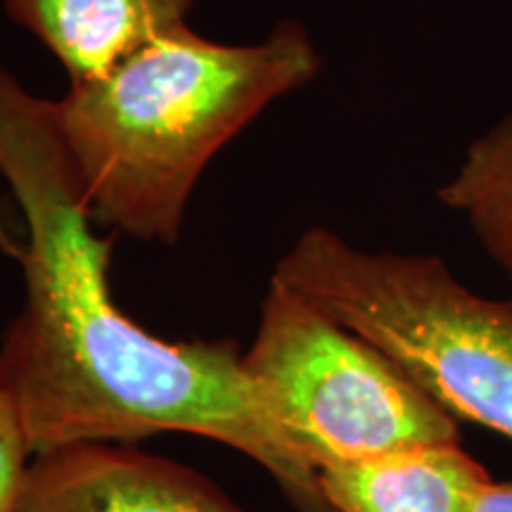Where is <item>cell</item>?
<instances>
[{
    "instance_id": "5b68a950",
    "label": "cell",
    "mask_w": 512,
    "mask_h": 512,
    "mask_svg": "<svg viewBox=\"0 0 512 512\" xmlns=\"http://www.w3.org/2000/svg\"><path fill=\"white\" fill-rule=\"evenodd\" d=\"M15 512H245L169 460L102 441L31 458Z\"/></svg>"
},
{
    "instance_id": "ba28073f",
    "label": "cell",
    "mask_w": 512,
    "mask_h": 512,
    "mask_svg": "<svg viewBox=\"0 0 512 512\" xmlns=\"http://www.w3.org/2000/svg\"><path fill=\"white\" fill-rule=\"evenodd\" d=\"M437 200L467 223L512 285V112L472 138Z\"/></svg>"
},
{
    "instance_id": "9c48e42d",
    "label": "cell",
    "mask_w": 512,
    "mask_h": 512,
    "mask_svg": "<svg viewBox=\"0 0 512 512\" xmlns=\"http://www.w3.org/2000/svg\"><path fill=\"white\" fill-rule=\"evenodd\" d=\"M31 458L22 415L10 389L0 382V512H15Z\"/></svg>"
},
{
    "instance_id": "52a82bcc",
    "label": "cell",
    "mask_w": 512,
    "mask_h": 512,
    "mask_svg": "<svg viewBox=\"0 0 512 512\" xmlns=\"http://www.w3.org/2000/svg\"><path fill=\"white\" fill-rule=\"evenodd\" d=\"M484 479V467L460 444L415 448L318 475L335 512H472Z\"/></svg>"
},
{
    "instance_id": "3957f363",
    "label": "cell",
    "mask_w": 512,
    "mask_h": 512,
    "mask_svg": "<svg viewBox=\"0 0 512 512\" xmlns=\"http://www.w3.org/2000/svg\"><path fill=\"white\" fill-rule=\"evenodd\" d=\"M273 280L368 339L453 418L512 439V297L472 292L439 256L363 252L323 226Z\"/></svg>"
},
{
    "instance_id": "277c9868",
    "label": "cell",
    "mask_w": 512,
    "mask_h": 512,
    "mask_svg": "<svg viewBox=\"0 0 512 512\" xmlns=\"http://www.w3.org/2000/svg\"><path fill=\"white\" fill-rule=\"evenodd\" d=\"M268 411L309 470L458 444V422L368 339L271 280L242 354Z\"/></svg>"
},
{
    "instance_id": "8992f818",
    "label": "cell",
    "mask_w": 512,
    "mask_h": 512,
    "mask_svg": "<svg viewBox=\"0 0 512 512\" xmlns=\"http://www.w3.org/2000/svg\"><path fill=\"white\" fill-rule=\"evenodd\" d=\"M197 0H5L12 22L57 57L69 83L93 81L188 24Z\"/></svg>"
},
{
    "instance_id": "7a4b0ae2",
    "label": "cell",
    "mask_w": 512,
    "mask_h": 512,
    "mask_svg": "<svg viewBox=\"0 0 512 512\" xmlns=\"http://www.w3.org/2000/svg\"><path fill=\"white\" fill-rule=\"evenodd\" d=\"M320 72L316 41L290 19L249 46L185 24L105 76L69 83L55 121L93 221L174 245L211 159Z\"/></svg>"
},
{
    "instance_id": "30bf717a",
    "label": "cell",
    "mask_w": 512,
    "mask_h": 512,
    "mask_svg": "<svg viewBox=\"0 0 512 512\" xmlns=\"http://www.w3.org/2000/svg\"><path fill=\"white\" fill-rule=\"evenodd\" d=\"M472 512H512V482L496 484L484 479L472 498Z\"/></svg>"
},
{
    "instance_id": "6da1fadb",
    "label": "cell",
    "mask_w": 512,
    "mask_h": 512,
    "mask_svg": "<svg viewBox=\"0 0 512 512\" xmlns=\"http://www.w3.org/2000/svg\"><path fill=\"white\" fill-rule=\"evenodd\" d=\"M0 176L29 228L27 302L5 332L0 382L17 403L31 453L190 432L264 465L299 512H335L233 342H166L119 309L112 238L95 235L53 100L29 93L3 57Z\"/></svg>"
}]
</instances>
